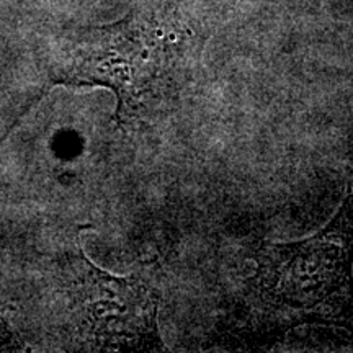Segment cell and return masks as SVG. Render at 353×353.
<instances>
[{
	"label": "cell",
	"mask_w": 353,
	"mask_h": 353,
	"mask_svg": "<svg viewBox=\"0 0 353 353\" xmlns=\"http://www.w3.org/2000/svg\"><path fill=\"white\" fill-rule=\"evenodd\" d=\"M196 32L174 6L143 2L117 23L81 28L64 39L57 81L99 83L132 117L196 50Z\"/></svg>",
	"instance_id": "6da1fadb"
},
{
	"label": "cell",
	"mask_w": 353,
	"mask_h": 353,
	"mask_svg": "<svg viewBox=\"0 0 353 353\" xmlns=\"http://www.w3.org/2000/svg\"><path fill=\"white\" fill-rule=\"evenodd\" d=\"M255 288L268 306L303 317L353 322V193L316 236L265 244Z\"/></svg>",
	"instance_id": "7a4b0ae2"
}]
</instances>
